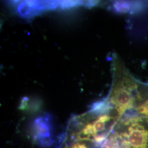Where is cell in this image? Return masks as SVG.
I'll return each instance as SVG.
<instances>
[{
    "label": "cell",
    "instance_id": "1",
    "mask_svg": "<svg viewBox=\"0 0 148 148\" xmlns=\"http://www.w3.org/2000/svg\"><path fill=\"white\" fill-rule=\"evenodd\" d=\"M101 148H148V120L127 113L118 119Z\"/></svg>",
    "mask_w": 148,
    "mask_h": 148
},
{
    "label": "cell",
    "instance_id": "2",
    "mask_svg": "<svg viewBox=\"0 0 148 148\" xmlns=\"http://www.w3.org/2000/svg\"><path fill=\"white\" fill-rule=\"evenodd\" d=\"M112 65V82L106 99L121 117L132 110L140 82L128 71L117 56H114Z\"/></svg>",
    "mask_w": 148,
    "mask_h": 148
},
{
    "label": "cell",
    "instance_id": "3",
    "mask_svg": "<svg viewBox=\"0 0 148 148\" xmlns=\"http://www.w3.org/2000/svg\"><path fill=\"white\" fill-rule=\"evenodd\" d=\"M54 132L53 119L48 113L36 118L30 129L33 143L42 148H49L54 143Z\"/></svg>",
    "mask_w": 148,
    "mask_h": 148
},
{
    "label": "cell",
    "instance_id": "4",
    "mask_svg": "<svg viewBox=\"0 0 148 148\" xmlns=\"http://www.w3.org/2000/svg\"><path fill=\"white\" fill-rule=\"evenodd\" d=\"M59 5L57 2L50 1H24L17 3V12L21 16L31 18L43 11L56 8Z\"/></svg>",
    "mask_w": 148,
    "mask_h": 148
},
{
    "label": "cell",
    "instance_id": "5",
    "mask_svg": "<svg viewBox=\"0 0 148 148\" xmlns=\"http://www.w3.org/2000/svg\"><path fill=\"white\" fill-rule=\"evenodd\" d=\"M131 112L148 120V85L140 82L137 95Z\"/></svg>",
    "mask_w": 148,
    "mask_h": 148
}]
</instances>
